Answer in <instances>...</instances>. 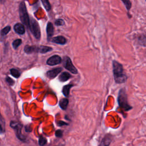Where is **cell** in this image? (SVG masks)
<instances>
[{"mask_svg":"<svg viewBox=\"0 0 146 146\" xmlns=\"http://www.w3.org/2000/svg\"><path fill=\"white\" fill-rule=\"evenodd\" d=\"M121 1L124 3L127 9L129 10L131 7V3L130 1L129 0H121Z\"/></svg>","mask_w":146,"mask_h":146,"instance_id":"obj_21","label":"cell"},{"mask_svg":"<svg viewBox=\"0 0 146 146\" xmlns=\"http://www.w3.org/2000/svg\"><path fill=\"white\" fill-rule=\"evenodd\" d=\"M22 43V40L21 39H15L13 41L12 44H13V47L14 49H17L19 46V45Z\"/></svg>","mask_w":146,"mask_h":146,"instance_id":"obj_19","label":"cell"},{"mask_svg":"<svg viewBox=\"0 0 146 146\" xmlns=\"http://www.w3.org/2000/svg\"><path fill=\"white\" fill-rule=\"evenodd\" d=\"M46 33H47V40H50V38L52 37V36L54 34V26L51 22H49L46 27Z\"/></svg>","mask_w":146,"mask_h":146,"instance_id":"obj_8","label":"cell"},{"mask_svg":"<svg viewBox=\"0 0 146 146\" xmlns=\"http://www.w3.org/2000/svg\"><path fill=\"white\" fill-rule=\"evenodd\" d=\"M113 64V73L115 81L116 83H123L127 79V75L124 72L123 66L119 62L114 60Z\"/></svg>","mask_w":146,"mask_h":146,"instance_id":"obj_1","label":"cell"},{"mask_svg":"<svg viewBox=\"0 0 146 146\" xmlns=\"http://www.w3.org/2000/svg\"><path fill=\"white\" fill-rule=\"evenodd\" d=\"M112 140V136L110 134L106 135L102 139L99 146H108Z\"/></svg>","mask_w":146,"mask_h":146,"instance_id":"obj_9","label":"cell"},{"mask_svg":"<svg viewBox=\"0 0 146 146\" xmlns=\"http://www.w3.org/2000/svg\"><path fill=\"white\" fill-rule=\"evenodd\" d=\"M61 71H62L61 68H56L52 69L51 70L48 71L47 72V76L50 79L54 78L61 72Z\"/></svg>","mask_w":146,"mask_h":146,"instance_id":"obj_7","label":"cell"},{"mask_svg":"<svg viewBox=\"0 0 146 146\" xmlns=\"http://www.w3.org/2000/svg\"><path fill=\"white\" fill-rule=\"evenodd\" d=\"M42 3L47 11H49L51 9V5L48 0H41Z\"/></svg>","mask_w":146,"mask_h":146,"instance_id":"obj_18","label":"cell"},{"mask_svg":"<svg viewBox=\"0 0 146 146\" xmlns=\"http://www.w3.org/2000/svg\"><path fill=\"white\" fill-rule=\"evenodd\" d=\"M63 66L72 74H77L78 71L74 66L71 59L68 56H64L63 59Z\"/></svg>","mask_w":146,"mask_h":146,"instance_id":"obj_5","label":"cell"},{"mask_svg":"<svg viewBox=\"0 0 146 146\" xmlns=\"http://www.w3.org/2000/svg\"><path fill=\"white\" fill-rule=\"evenodd\" d=\"M118 103L119 107L123 111H128L132 108V107L128 103L127 96L124 89L121 88L119 92L118 95Z\"/></svg>","mask_w":146,"mask_h":146,"instance_id":"obj_2","label":"cell"},{"mask_svg":"<svg viewBox=\"0 0 146 146\" xmlns=\"http://www.w3.org/2000/svg\"><path fill=\"white\" fill-rule=\"evenodd\" d=\"M68 104V100L67 98L62 99L59 102V106L63 110H66Z\"/></svg>","mask_w":146,"mask_h":146,"instance_id":"obj_14","label":"cell"},{"mask_svg":"<svg viewBox=\"0 0 146 146\" xmlns=\"http://www.w3.org/2000/svg\"><path fill=\"white\" fill-rule=\"evenodd\" d=\"M61 58L57 55H53L49 58L47 60V64L50 66H54L58 64L61 62Z\"/></svg>","mask_w":146,"mask_h":146,"instance_id":"obj_6","label":"cell"},{"mask_svg":"<svg viewBox=\"0 0 146 146\" xmlns=\"http://www.w3.org/2000/svg\"><path fill=\"white\" fill-rule=\"evenodd\" d=\"M55 135L57 137H61L62 136V131L60 130H58L56 133Z\"/></svg>","mask_w":146,"mask_h":146,"instance_id":"obj_25","label":"cell"},{"mask_svg":"<svg viewBox=\"0 0 146 146\" xmlns=\"http://www.w3.org/2000/svg\"><path fill=\"white\" fill-rule=\"evenodd\" d=\"M19 17L21 22L25 25L27 28L29 29L30 26V18L27 11L26 6L24 2L20 3L19 6Z\"/></svg>","mask_w":146,"mask_h":146,"instance_id":"obj_3","label":"cell"},{"mask_svg":"<svg viewBox=\"0 0 146 146\" xmlns=\"http://www.w3.org/2000/svg\"><path fill=\"white\" fill-rule=\"evenodd\" d=\"M55 24L56 26H62L64 24V22L62 19H58L55 21Z\"/></svg>","mask_w":146,"mask_h":146,"instance_id":"obj_23","label":"cell"},{"mask_svg":"<svg viewBox=\"0 0 146 146\" xmlns=\"http://www.w3.org/2000/svg\"><path fill=\"white\" fill-rule=\"evenodd\" d=\"M47 142V140L46 139L43 137V136H40L39 138V144L40 145V146H43Z\"/></svg>","mask_w":146,"mask_h":146,"instance_id":"obj_22","label":"cell"},{"mask_svg":"<svg viewBox=\"0 0 146 146\" xmlns=\"http://www.w3.org/2000/svg\"><path fill=\"white\" fill-rule=\"evenodd\" d=\"M6 81H7V83H9L10 85H13V84H14V82L11 78H9V77H7V78H6Z\"/></svg>","mask_w":146,"mask_h":146,"instance_id":"obj_24","label":"cell"},{"mask_svg":"<svg viewBox=\"0 0 146 146\" xmlns=\"http://www.w3.org/2000/svg\"><path fill=\"white\" fill-rule=\"evenodd\" d=\"M72 85H70V84H68V85H67V86H65L63 88V93L64 94V96H67L68 95H69V93H70V88L71 87H72Z\"/></svg>","mask_w":146,"mask_h":146,"instance_id":"obj_16","label":"cell"},{"mask_svg":"<svg viewBox=\"0 0 146 146\" xmlns=\"http://www.w3.org/2000/svg\"><path fill=\"white\" fill-rule=\"evenodd\" d=\"M29 29L36 39H40V30L38 22L33 18H31L30 19Z\"/></svg>","mask_w":146,"mask_h":146,"instance_id":"obj_4","label":"cell"},{"mask_svg":"<svg viewBox=\"0 0 146 146\" xmlns=\"http://www.w3.org/2000/svg\"><path fill=\"white\" fill-rule=\"evenodd\" d=\"M10 73L15 78H18L20 76V72H19V71L15 69V68L11 69L10 70Z\"/></svg>","mask_w":146,"mask_h":146,"instance_id":"obj_20","label":"cell"},{"mask_svg":"<svg viewBox=\"0 0 146 146\" xmlns=\"http://www.w3.org/2000/svg\"><path fill=\"white\" fill-rule=\"evenodd\" d=\"M70 78V74L67 72H62L59 76V79L61 82H65Z\"/></svg>","mask_w":146,"mask_h":146,"instance_id":"obj_13","label":"cell"},{"mask_svg":"<svg viewBox=\"0 0 146 146\" xmlns=\"http://www.w3.org/2000/svg\"><path fill=\"white\" fill-rule=\"evenodd\" d=\"M14 30L17 34L20 35L23 34L25 32V29L23 25L20 23H18L14 25Z\"/></svg>","mask_w":146,"mask_h":146,"instance_id":"obj_10","label":"cell"},{"mask_svg":"<svg viewBox=\"0 0 146 146\" xmlns=\"http://www.w3.org/2000/svg\"><path fill=\"white\" fill-rule=\"evenodd\" d=\"M52 42L59 44H66L67 40L63 36H58L56 37H54L52 39Z\"/></svg>","mask_w":146,"mask_h":146,"instance_id":"obj_12","label":"cell"},{"mask_svg":"<svg viewBox=\"0 0 146 146\" xmlns=\"http://www.w3.org/2000/svg\"><path fill=\"white\" fill-rule=\"evenodd\" d=\"M145 1H146V0H145Z\"/></svg>","mask_w":146,"mask_h":146,"instance_id":"obj_26","label":"cell"},{"mask_svg":"<svg viewBox=\"0 0 146 146\" xmlns=\"http://www.w3.org/2000/svg\"><path fill=\"white\" fill-rule=\"evenodd\" d=\"M10 30H11L10 26H6L5 27H4L3 29L1 30V33H0L1 35L2 36H3L7 35V34L9 33V32L10 31Z\"/></svg>","mask_w":146,"mask_h":146,"instance_id":"obj_17","label":"cell"},{"mask_svg":"<svg viewBox=\"0 0 146 146\" xmlns=\"http://www.w3.org/2000/svg\"><path fill=\"white\" fill-rule=\"evenodd\" d=\"M25 52L27 54H31L33 53L34 52H39V47H36L35 46H29V45H26L25 47L24 48Z\"/></svg>","mask_w":146,"mask_h":146,"instance_id":"obj_11","label":"cell"},{"mask_svg":"<svg viewBox=\"0 0 146 146\" xmlns=\"http://www.w3.org/2000/svg\"><path fill=\"white\" fill-rule=\"evenodd\" d=\"M52 48L48 46H39V52L40 53H46L47 52L50 51L52 50Z\"/></svg>","mask_w":146,"mask_h":146,"instance_id":"obj_15","label":"cell"}]
</instances>
